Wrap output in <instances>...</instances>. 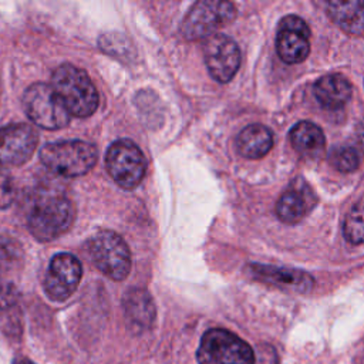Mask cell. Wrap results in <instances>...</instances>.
I'll use <instances>...</instances> for the list:
<instances>
[{"mask_svg":"<svg viewBox=\"0 0 364 364\" xmlns=\"http://www.w3.org/2000/svg\"><path fill=\"white\" fill-rule=\"evenodd\" d=\"M53 88L74 117H90L98 107V92L88 74L73 65H58L51 77Z\"/></svg>","mask_w":364,"mask_h":364,"instance_id":"6da1fadb","label":"cell"},{"mask_svg":"<svg viewBox=\"0 0 364 364\" xmlns=\"http://www.w3.org/2000/svg\"><path fill=\"white\" fill-rule=\"evenodd\" d=\"M97 148L87 141H58L48 142L40 149L43 165L51 172L74 178L87 173L97 162Z\"/></svg>","mask_w":364,"mask_h":364,"instance_id":"7a4b0ae2","label":"cell"},{"mask_svg":"<svg viewBox=\"0 0 364 364\" xmlns=\"http://www.w3.org/2000/svg\"><path fill=\"white\" fill-rule=\"evenodd\" d=\"M73 222V203L61 195L41 198L31 208L27 218L30 233L41 242L57 239L70 229Z\"/></svg>","mask_w":364,"mask_h":364,"instance_id":"3957f363","label":"cell"},{"mask_svg":"<svg viewBox=\"0 0 364 364\" xmlns=\"http://www.w3.org/2000/svg\"><path fill=\"white\" fill-rule=\"evenodd\" d=\"M199 364H255L252 347L225 328H210L202 338L196 351Z\"/></svg>","mask_w":364,"mask_h":364,"instance_id":"277c9868","label":"cell"},{"mask_svg":"<svg viewBox=\"0 0 364 364\" xmlns=\"http://www.w3.org/2000/svg\"><path fill=\"white\" fill-rule=\"evenodd\" d=\"M87 253L100 272L124 280L131 270V253L124 239L112 230H100L87 242Z\"/></svg>","mask_w":364,"mask_h":364,"instance_id":"5b68a950","label":"cell"},{"mask_svg":"<svg viewBox=\"0 0 364 364\" xmlns=\"http://www.w3.org/2000/svg\"><path fill=\"white\" fill-rule=\"evenodd\" d=\"M23 108L27 117L44 129L64 128L71 119L70 111L53 85L44 82H34L24 91Z\"/></svg>","mask_w":364,"mask_h":364,"instance_id":"8992f818","label":"cell"},{"mask_svg":"<svg viewBox=\"0 0 364 364\" xmlns=\"http://www.w3.org/2000/svg\"><path fill=\"white\" fill-rule=\"evenodd\" d=\"M236 17V9L225 0L196 1L185 16L181 33L186 40H200L215 36V33L228 26Z\"/></svg>","mask_w":364,"mask_h":364,"instance_id":"52a82bcc","label":"cell"},{"mask_svg":"<svg viewBox=\"0 0 364 364\" xmlns=\"http://www.w3.org/2000/svg\"><path fill=\"white\" fill-rule=\"evenodd\" d=\"M109 176L124 189L138 186L146 172V159L138 145L131 139L114 141L105 155Z\"/></svg>","mask_w":364,"mask_h":364,"instance_id":"ba28073f","label":"cell"},{"mask_svg":"<svg viewBox=\"0 0 364 364\" xmlns=\"http://www.w3.org/2000/svg\"><path fill=\"white\" fill-rule=\"evenodd\" d=\"M82 276L81 263L71 253H57L44 277V291L53 301L67 300L78 287Z\"/></svg>","mask_w":364,"mask_h":364,"instance_id":"9c48e42d","label":"cell"},{"mask_svg":"<svg viewBox=\"0 0 364 364\" xmlns=\"http://www.w3.org/2000/svg\"><path fill=\"white\" fill-rule=\"evenodd\" d=\"M276 50L287 64L304 61L310 53V30L307 23L294 14L283 17L277 27Z\"/></svg>","mask_w":364,"mask_h":364,"instance_id":"30bf717a","label":"cell"},{"mask_svg":"<svg viewBox=\"0 0 364 364\" xmlns=\"http://www.w3.org/2000/svg\"><path fill=\"white\" fill-rule=\"evenodd\" d=\"M38 144L37 132L28 124H10L0 128V168L27 162Z\"/></svg>","mask_w":364,"mask_h":364,"instance_id":"8fae6325","label":"cell"},{"mask_svg":"<svg viewBox=\"0 0 364 364\" xmlns=\"http://www.w3.org/2000/svg\"><path fill=\"white\" fill-rule=\"evenodd\" d=\"M203 57L209 74L218 82L230 81L240 65L239 47L225 34H215L206 38Z\"/></svg>","mask_w":364,"mask_h":364,"instance_id":"7c38bea8","label":"cell"},{"mask_svg":"<svg viewBox=\"0 0 364 364\" xmlns=\"http://www.w3.org/2000/svg\"><path fill=\"white\" fill-rule=\"evenodd\" d=\"M317 203L311 186L301 178L293 179L284 189L276 205V213L284 223L293 225L307 216Z\"/></svg>","mask_w":364,"mask_h":364,"instance_id":"4fadbf2b","label":"cell"},{"mask_svg":"<svg viewBox=\"0 0 364 364\" xmlns=\"http://www.w3.org/2000/svg\"><path fill=\"white\" fill-rule=\"evenodd\" d=\"M249 273L267 284L297 293L309 291L313 287V277L301 270L277 267L269 264H250Z\"/></svg>","mask_w":364,"mask_h":364,"instance_id":"5bb4252c","label":"cell"},{"mask_svg":"<svg viewBox=\"0 0 364 364\" xmlns=\"http://www.w3.org/2000/svg\"><path fill=\"white\" fill-rule=\"evenodd\" d=\"M125 321L131 331L144 333L152 327L155 320V304L145 289H131L125 293L124 300Z\"/></svg>","mask_w":364,"mask_h":364,"instance_id":"9a60e30c","label":"cell"},{"mask_svg":"<svg viewBox=\"0 0 364 364\" xmlns=\"http://www.w3.org/2000/svg\"><path fill=\"white\" fill-rule=\"evenodd\" d=\"M313 92L321 107L327 109H338L350 101L353 87L344 75L327 74L314 82Z\"/></svg>","mask_w":364,"mask_h":364,"instance_id":"2e32d148","label":"cell"},{"mask_svg":"<svg viewBox=\"0 0 364 364\" xmlns=\"http://www.w3.org/2000/svg\"><path fill=\"white\" fill-rule=\"evenodd\" d=\"M273 146L272 131L262 124H252L245 127L237 138V152L247 159H259L264 156Z\"/></svg>","mask_w":364,"mask_h":364,"instance_id":"e0dca14e","label":"cell"},{"mask_svg":"<svg viewBox=\"0 0 364 364\" xmlns=\"http://www.w3.org/2000/svg\"><path fill=\"white\" fill-rule=\"evenodd\" d=\"M290 142L301 156L310 159L320 156L326 146L321 128L310 121H300L291 128Z\"/></svg>","mask_w":364,"mask_h":364,"instance_id":"ac0fdd59","label":"cell"},{"mask_svg":"<svg viewBox=\"0 0 364 364\" xmlns=\"http://www.w3.org/2000/svg\"><path fill=\"white\" fill-rule=\"evenodd\" d=\"M327 11L331 20L347 34H364V1H330Z\"/></svg>","mask_w":364,"mask_h":364,"instance_id":"d6986e66","label":"cell"},{"mask_svg":"<svg viewBox=\"0 0 364 364\" xmlns=\"http://www.w3.org/2000/svg\"><path fill=\"white\" fill-rule=\"evenodd\" d=\"M23 264L21 245L9 236H0V279L16 272ZM11 280V279H9Z\"/></svg>","mask_w":364,"mask_h":364,"instance_id":"ffe728a7","label":"cell"},{"mask_svg":"<svg viewBox=\"0 0 364 364\" xmlns=\"http://www.w3.org/2000/svg\"><path fill=\"white\" fill-rule=\"evenodd\" d=\"M343 233L347 242L353 245L364 243V196L348 210L343 223Z\"/></svg>","mask_w":364,"mask_h":364,"instance_id":"44dd1931","label":"cell"},{"mask_svg":"<svg viewBox=\"0 0 364 364\" xmlns=\"http://www.w3.org/2000/svg\"><path fill=\"white\" fill-rule=\"evenodd\" d=\"M331 164L340 172H351L355 171L360 164V156L357 151L351 146H341L337 148L331 155Z\"/></svg>","mask_w":364,"mask_h":364,"instance_id":"7402d4cb","label":"cell"},{"mask_svg":"<svg viewBox=\"0 0 364 364\" xmlns=\"http://www.w3.org/2000/svg\"><path fill=\"white\" fill-rule=\"evenodd\" d=\"M18 300V290L13 280L0 279V310L16 306Z\"/></svg>","mask_w":364,"mask_h":364,"instance_id":"603a6c76","label":"cell"},{"mask_svg":"<svg viewBox=\"0 0 364 364\" xmlns=\"http://www.w3.org/2000/svg\"><path fill=\"white\" fill-rule=\"evenodd\" d=\"M16 196V188L11 176L0 168V209L9 208Z\"/></svg>","mask_w":364,"mask_h":364,"instance_id":"cb8c5ba5","label":"cell"},{"mask_svg":"<svg viewBox=\"0 0 364 364\" xmlns=\"http://www.w3.org/2000/svg\"><path fill=\"white\" fill-rule=\"evenodd\" d=\"M13 364H34V363L30 361V360H27V358H24V357H18V358H16V360L13 361Z\"/></svg>","mask_w":364,"mask_h":364,"instance_id":"d4e9b609","label":"cell"}]
</instances>
